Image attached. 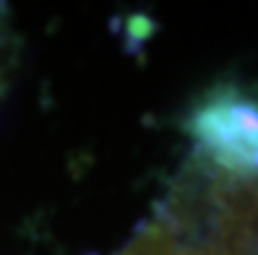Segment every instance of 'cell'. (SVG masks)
I'll list each match as a JSON object with an SVG mask.
<instances>
[{
    "instance_id": "1",
    "label": "cell",
    "mask_w": 258,
    "mask_h": 255,
    "mask_svg": "<svg viewBox=\"0 0 258 255\" xmlns=\"http://www.w3.org/2000/svg\"><path fill=\"white\" fill-rule=\"evenodd\" d=\"M193 159L235 180H255L258 92L237 81H217L196 97L183 117Z\"/></svg>"
},
{
    "instance_id": "2",
    "label": "cell",
    "mask_w": 258,
    "mask_h": 255,
    "mask_svg": "<svg viewBox=\"0 0 258 255\" xmlns=\"http://www.w3.org/2000/svg\"><path fill=\"white\" fill-rule=\"evenodd\" d=\"M177 232L162 214L157 219L146 221L144 227L131 237L115 255H175Z\"/></svg>"
},
{
    "instance_id": "3",
    "label": "cell",
    "mask_w": 258,
    "mask_h": 255,
    "mask_svg": "<svg viewBox=\"0 0 258 255\" xmlns=\"http://www.w3.org/2000/svg\"><path fill=\"white\" fill-rule=\"evenodd\" d=\"M8 57H11V47H8V26L3 19V11H0V94H3V78L8 70Z\"/></svg>"
},
{
    "instance_id": "4",
    "label": "cell",
    "mask_w": 258,
    "mask_h": 255,
    "mask_svg": "<svg viewBox=\"0 0 258 255\" xmlns=\"http://www.w3.org/2000/svg\"><path fill=\"white\" fill-rule=\"evenodd\" d=\"M175 255H211L201 242H199V239H183V237H180L177 234V247H175Z\"/></svg>"
},
{
    "instance_id": "5",
    "label": "cell",
    "mask_w": 258,
    "mask_h": 255,
    "mask_svg": "<svg viewBox=\"0 0 258 255\" xmlns=\"http://www.w3.org/2000/svg\"><path fill=\"white\" fill-rule=\"evenodd\" d=\"M255 180H258V159H255Z\"/></svg>"
}]
</instances>
